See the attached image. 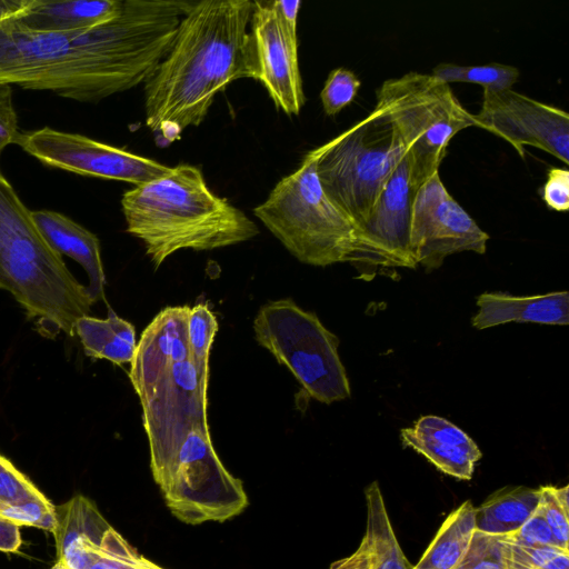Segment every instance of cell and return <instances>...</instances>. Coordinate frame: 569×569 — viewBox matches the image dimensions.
I'll list each match as a JSON object with an SVG mask.
<instances>
[{"label":"cell","mask_w":569,"mask_h":569,"mask_svg":"<svg viewBox=\"0 0 569 569\" xmlns=\"http://www.w3.org/2000/svg\"><path fill=\"white\" fill-rule=\"evenodd\" d=\"M361 86L358 77L349 69H333L320 92L323 111L329 117H335L343 108L349 106Z\"/></svg>","instance_id":"obj_27"},{"label":"cell","mask_w":569,"mask_h":569,"mask_svg":"<svg viewBox=\"0 0 569 569\" xmlns=\"http://www.w3.org/2000/svg\"><path fill=\"white\" fill-rule=\"evenodd\" d=\"M3 509V507L0 505V511Z\"/></svg>","instance_id":"obj_40"},{"label":"cell","mask_w":569,"mask_h":569,"mask_svg":"<svg viewBox=\"0 0 569 569\" xmlns=\"http://www.w3.org/2000/svg\"><path fill=\"white\" fill-rule=\"evenodd\" d=\"M501 543L505 569H569V550L553 546Z\"/></svg>","instance_id":"obj_26"},{"label":"cell","mask_w":569,"mask_h":569,"mask_svg":"<svg viewBox=\"0 0 569 569\" xmlns=\"http://www.w3.org/2000/svg\"><path fill=\"white\" fill-rule=\"evenodd\" d=\"M452 569H505L498 536L475 529L467 550Z\"/></svg>","instance_id":"obj_29"},{"label":"cell","mask_w":569,"mask_h":569,"mask_svg":"<svg viewBox=\"0 0 569 569\" xmlns=\"http://www.w3.org/2000/svg\"><path fill=\"white\" fill-rule=\"evenodd\" d=\"M84 353L94 359H106L116 365L131 363L137 351L134 327L109 310L107 319L89 315L74 323Z\"/></svg>","instance_id":"obj_19"},{"label":"cell","mask_w":569,"mask_h":569,"mask_svg":"<svg viewBox=\"0 0 569 569\" xmlns=\"http://www.w3.org/2000/svg\"><path fill=\"white\" fill-rule=\"evenodd\" d=\"M31 214L49 246L83 268L88 276L86 289L91 302L103 300L106 277L98 237L59 212L37 210L31 211Z\"/></svg>","instance_id":"obj_15"},{"label":"cell","mask_w":569,"mask_h":569,"mask_svg":"<svg viewBox=\"0 0 569 569\" xmlns=\"http://www.w3.org/2000/svg\"><path fill=\"white\" fill-rule=\"evenodd\" d=\"M88 569H163L146 559L112 527L92 555Z\"/></svg>","instance_id":"obj_25"},{"label":"cell","mask_w":569,"mask_h":569,"mask_svg":"<svg viewBox=\"0 0 569 569\" xmlns=\"http://www.w3.org/2000/svg\"><path fill=\"white\" fill-rule=\"evenodd\" d=\"M376 107L390 121L406 150L428 174L438 171L450 140L476 127L473 114L450 86L431 73L410 71L387 79L376 91Z\"/></svg>","instance_id":"obj_8"},{"label":"cell","mask_w":569,"mask_h":569,"mask_svg":"<svg viewBox=\"0 0 569 569\" xmlns=\"http://www.w3.org/2000/svg\"><path fill=\"white\" fill-rule=\"evenodd\" d=\"M272 4L284 29L291 37L298 38L297 21L301 1L274 0Z\"/></svg>","instance_id":"obj_36"},{"label":"cell","mask_w":569,"mask_h":569,"mask_svg":"<svg viewBox=\"0 0 569 569\" xmlns=\"http://www.w3.org/2000/svg\"><path fill=\"white\" fill-rule=\"evenodd\" d=\"M250 32L259 68V81L277 108L298 116L306 97L298 60V38L282 26L272 1H253Z\"/></svg>","instance_id":"obj_13"},{"label":"cell","mask_w":569,"mask_h":569,"mask_svg":"<svg viewBox=\"0 0 569 569\" xmlns=\"http://www.w3.org/2000/svg\"><path fill=\"white\" fill-rule=\"evenodd\" d=\"M475 518L476 507L470 500L452 510L411 569H452L469 546L475 531Z\"/></svg>","instance_id":"obj_21"},{"label":"cell","mask_w":569,"mask_h":569,"mask_svg":"<svg viewBox=\"0 0 569 569\" xmlns=\"http://www.w3.org/2000/svg\"><path fill=\"white\" fill-rule=\"evenodd\" d=\"M123 0H33L16 18L22 26L34 31H82L111 21L121 12Z\"/></svg>","instance_id":"obj_18"},{"label":"cell","mask_w":569,"mask_h":569,"mask_svg":"<svg viewBox=\"0 0 569 569\" xmlns=\"http://www.w3.org/2000/svg\"><path fill=\"white\" fill-rule=\"evenodd\" d=\"M219 325L206 303L190 307L187 319V338L193 363L198 371L209 376V357Z\"/></svg>","instance_id":"obj_24"},{"label":"cell","mask_w":569,"mask_h":569,"mask_svg":"<svg viewBox=\"0 0 569 569\" xmlns=\"http://www.w3.org/2000/svg\"><path fill=\"white\" fill-rule=\"evenodd\" d=\"M249 0L194 1L144 86L146 126L163 141L199 126L230 82L259 79Z\"/></svg>","instance_id":"obj_2"},{"label":"cell","mask_w":569,"mask_h":569,"mask_svg":"<svg viewBox=\"0 0 569 569\" xmlns=\"http://www.w3.org/2000/svg\"><path fill=\"white\" fill-rule=\"evenodd\" d=\"M477 306L478 312L471 321L477 329L512 321L560 326L569 323L568 291L527 297L485 292L477 298Z\"/></svg>","instance_id":"obj_16"},{"label":"cell","mask_w":569,"mask_h":569,"mask_svg":"<svg viewBox=\"0 0 569 569\" xmlns=\"http://www.w3.org/2000/svg\"><path fill=\"white\" fill-rule=\"evenodd\" d=\"M21 545L19 526L0 517V551L17 552Z\"/></svg>","instance_id":"obj_37"},{"label":"cell","mask_w":569,"mask_h":569,"mask_svg":"<svg viewBox=\"0 0 569 569\" xmlns=\"http://www.w3.org/2000/svg\"><path fill=\"white\" fill-rule=\"evenodd\" d=\"M330 569H371V552L363 537L357 550L331 565Z\"/></svg>","instance_id":"obj_35"},{"label":"cell","mask_w":569,"mask_h":569,"mask_svg":"<svg viewBox=\"0 0 569 569\" xmlns=\"http://www.w3.org/2000/svg\"><path fill=\"white\" fill-rule=\"evenodd\" d=\"M51 569H69L62 562L58 561Z\"/></svg>","instance_id":"obj_39"},{"label":"cell","mask_w":569,"mask_h":569,"mask_svg":"<svg viewBox=\"0 0 569 569\" xmlns=\"http://www.w3.org/2000/svg\"><path fill=\"white\" fill-rule=\"evenodd\" d=\"M41 496L42 493L0 455V505L6 508Z\"/></svg>","instance_id":"obj_30"},{"label":"cell","mask_w":569,"mask_h":569,"mask_svg":"<svg viewBox=\"0 0 569 569\" xmlns=\"http://www.w3.org/2000/svg\"><path fill=\"white\" fill-rule=\"evenodd\" d=\"M319 147L282 178L254 216L299 261L325 267L350 262L356 228L326 194L317 173Z\"/></svg>","instance_id":"obj_5"},{"label":"cell","mask_w":569,"mask_h":569,"mask_svg":"<svg viewBox=\"0 0 569 569\" xmlns=\"http://www.w3.org/2000/svg\"><path fill=\"white\" fill-rule=\"evenodd\" d=\"M256 340L299 381L306 393L323 403L350 396V385L338 353L339 340L293 300L263 305L254 320Z\"/></svg>","instance_id":"obj_7"},{"label":"cell","mask_w":569,"mask_h":569,"mask_svg":"<svg viewBox=\"0 0 569 569\" xmlns=\"http://www.w3.org/2000/svg\"><path fill=\"white\" fill-rule=\"evenodd\" d=\"M498 538L503 542L518 546H553L560 548L538 508L519 529L499 535Z\"/></svg>","instance_id":"obj_32"},{"label":"cell","mask_w":569,"mask_h":569,"mask_svg":"<svg viewBox=\"0 0 569 569\" xmlns=\"http://www.w3.org/2000/svg\"><path fill=\"white\" fill-rule=\"evenodd\" d=\"M367 526L363 537L371 552V569H411L395 535L385 499L377 481L365 490Z\"/></svg>","instance_id":"obj_22"},{"label":"cell","mask_w":569,"mask_h":569,"mask_svg":"<svg viewBox=\"0 0 569 569\" xmlns=\"http://www.w3.org/2000/svg\"><path fill=\"white\" fill-rule=\"evenodd\" d=\"M0 289L12 295L44 335L72 336L76 321L93 305L1 171Z\"/></svg>","instance_id":"obj_4"},{"label":"cell","mask_w":569,"mask_h":569,"mask_svg":"<svg viewBox=\"0 0 569 569\" xmlns=\"http://www.w3.org/2000/svg\"><path fill=\"white\" fill-rule=\"evenodd\" d=\"M17 144L46 166L136 186L152 181L171 168L86 136L51 128L22 132Z\"/></svg>","instance_id":"obj_10"},{"label":"cell","mask_w":569,"mask_h":569,"mask_svg":"<svg viewBox=\"0 0 569 569\" xmlns=\"http://www.w3.org/2000/svg\"><path fill=\"white\" fill-rule=\"evenodd\" d=\"M537 508L559 547L563 550H569V512L566 511L558 501L553 486L539 488V502Z\"/></svg>","instance_id":"obj_31"},{"label":"cell","mask_w":569,"mask_h":569,"mask_svg":"<svg viewBox=\"0 0 569 569\" xmlns=\"http://www.w3.org/2000/svg\"><path fill=\"white\" fill-rule=\"evenodd\" d=\"M432 176V174H431ZM428 176L407 151L392 171L367 220L356 231L350 263L369 268H415L410 247L412 206Z\"/></svg>","instance_id":"obj_9"},{"label":"cell","mask_w":569,"mask_h":569,"mask_svg":"<svg viewBox=\"0 0 569 569\" xmlns=\"http://www.w3.org/2000/svg\"><path fill=\"white\" fill-rule=\"evenodd\" d=\"M476 127L508 141L521 157L523 147L541 149L569 163V114L512 89L483 90Z\"/></svg>","instance_id":"obj_12"},{"label":"cell","mask_w":569,"mask_h":569,"mask_svg":"<svg viewBox=\"0 0 569 569\" xmlns=\"http://www.w3.org/2000/svg\"><path fill=\"white\" fill-rule=\"evenodd\" d=\"M489 234L453 199L439 171L418 189L411 214L410 247L416 264L438 269L453 253L486 252Z\"/></svg>","instance_id":"obj_11"},{"label":"cell","mask_w":569,"mask_h":569,"mask_svg":"<svg viewBox=\"0 0 569 569\" xmlns=\"http://www.w3.org/2000/svg\"><path fill=\"white\" fill-rule=\"evenodd\" d=\"M405 447L426 457L441 472L470 480L482 457L476 442L449 420L423 416L400 432Z\"/></svg>","instance_id":"obj_14"},{"label":"cell","mask_w":569,"mask_h":569,"mask_svg":"<svg viewBox=\"0 0 569 569\" xmlns=\"http://www.w3.org/2000/svg\"><path fill=\"white\" fill-rule=\"evenodd\" d=\"M539 488H502L476 508L475 529L490 535H506L519 529L535 512Z\"/></svg>","instance_id":"obj_20"},{"label":"cell","mask_w":569,"mask_h":569,"mask_svg":"<svg viewBox=\"0 0 569 569\" xmlns=\"http://www.w3.org/2000/svg\"><path fill=\"white\" fill-rule=\"evenodd\" d=\"M406 152L392 124L377 108L319 147L317 173L321 186L356 231Z\"/></svg>","instance_id":"obj_6"},{"label":"cell","mask_w":569,"mask_h":569,"mask_svg":"<svg viewBox=\"0 0 569 569\" xmlns=\"http://www.w3.org/2000/svg\"><path fill=\"white\" fill-rule=\"evenodd\" d=\"M193 1L123 0L111 21L82 31H34L0 21V83L97 102L146 82Z\"/></svg>","instance_id":"obj_1"},{"label":"cell","mask_w":569,"mask_h":569,"mask_svg":"<svg viewBox=\"0 0 569 569\" xmlns=\"http://www.w3.org/2000/svg\"><path fill=\"white\" fill-rule=\"evenodd\" d=\"M21 133L11 86L0 83V154L9 144L18 143Z\"/></svg>","instance_id":"obj_34"},{"label":"cell","mask_w":569,"mask_h":569,"mask_svg":"<svg viewBox=\"0 0 569 569\" xmlns=\"http://www.w3.org/2000/svg\"><path fill=\"white\" fill-rule=\"evenodd\" d=\"M542 200L555 211L565 212L569 208V170L550 168L542 188Z\"/></svg>","instance_id":"obj_33"},{"label":"cell","mask_w":569,"mask_h":569,"mask_svg":"<svg viewBox=\"0 0 569 569\" xmlns=\"http://www.w3.org/2000/svg\"><path fill=\"white\" fill-rule=\"evenodd\" d=\"M127 231L139 238L154 267L180 249L212 250L247 241L257 224L213 193L196 166L180 163L121 198Z\"/></svg>","instance_id":"obj_3"},{"label":"cell","mask_w":569,"mask_h":569,"mask_svg":"<svg viewBox=\"0 0 569 569\" xmlns=\"http://www.w3.org/2000/svg\"><path fill=\"white\" fill-rule=\"evenodd\" d=\"M0 517L19 527L32 526L53 533L58 528L57 509L43 495L3 508Z\"/></svg>","instance_id":"obj_28"},{"label":"cell","mask_w":569,"mask_h":569,"mask_svg":"<svg viewBox=\"0 0 569 569\" xmlns=\"http://www.w3.org/2000/svg\"><path fill=\"white\" fill-rule=\"evenodd\" d=\"M431 74L446 83L469 82L481 84L483 90H507L518 81L519 70L509 64L492 62L482 66L440 63Z\"/></svg>","instance_id":"obj_23"},{"label":"cell","mask_w":569,"mask_h":569,"mask_svg":"<svg viewBox=\"0 0 569 569\" xmlns=\"http://www.w3.org/2000/svg\"><path fill=\"white\" fill-rule=\"evenodd\" d=\"M33 0H0V21L23 13Z\"/></svg>","instance_id":"obj_38"},{"label":"cell","mask_w":569,"mask_h":569,"mask_svg":"<svg viewBox=\"0 0 569 569\" xmlns=\"http://www.w3.org/2000/svg\"><path fill=\"white\" fill-rule=\"evenodd\" d=\"M54 532L58 561L69 569H88L96 549L111 527L97 507L77 496L61 506Z\"/></svg>","instance_id":"obj_17"}]
</instances>
